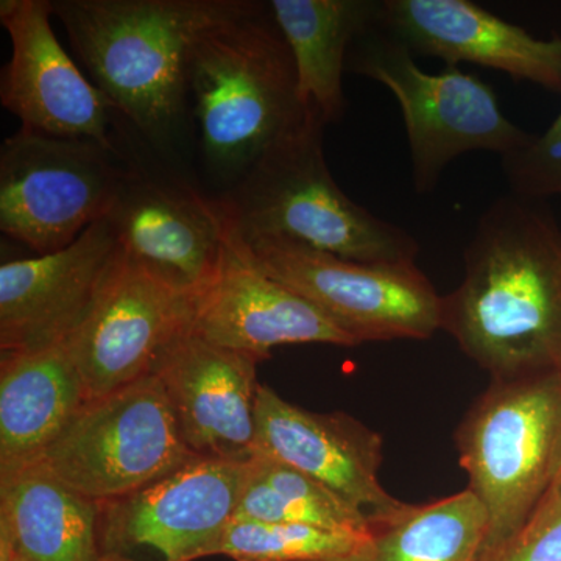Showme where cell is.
I'll return each mask as SVG.
<instances>
[{
    "instance_id": "cell-1",
    "label": "cell",
    "mask_w": 561,
    "mask_h": 561,
    "mask_svg": "<svg viewBox=\"0 0 561 561\" xmlns=\"http://www.w3.org/2000/svg\"><path fill=\"white\" fill-rule=\"evenodd\" d=\"M442 330L493 381L561 375V230L537 201L511 194L483 213Z\"/></svg>"
},
{
    "instance_id": "cell-2",
    "label": "cell",
    "mask_w": 561,
    "mask_h": 561,
    "mask_svg": "<svg viewBox=\"0 0 561 561\" xmlns=\"http://www.w3.org/2000/svg\"><path fill=\"white\" fill-rule=\"evenodd\" d=\"M243 0H57L55 16L95 87L151 136L179 119L198 38L241 13Z\"/></svg>"
},
{
    "instance_id": "cell-3",
    "label": "cell",
    "mask_w": 561,
    "mask_h": 561,
    "mask_svg": "<svg viewBox=\"0 0 561 561\" xmlns=\"http://www.w3.org/2000/svg\"><path fill=\"white\" fill-rule=\"evenodd\" d=\"M265 11L250 2L213 25L195 43L187 69L206 161L236 183L311 113L289 46Z\"/></svg>"
},
{
    "instance_id": "cell-4",
    "label": "cell",
    "mask_w": 561,
    "mask_h": 561,
    "mask_svg": "<svg viewBox=\"0 0 561 561\" xmlns=\"http://www.w3.org/2000/svg\"><path fill=\"white\" fill-rule=\"evenodd\" d=\"M324 127L311 106L300 130L265 151L219 201L227 219L242 238L289 239L367 264L415 262L411 232L351 201L332 179Z\"/></svg>"
},
{
    "instance_id": "cell-5",
    "label": "cell",
    "mask_w": 561,
    "mask_h": 561,
    "mask_svg": "<svg viewBox=\"0 0 561 561\" xmlns=\"http://www.w3.org/2000/svg\"><path fill=\"white\" fill-rule=\"evenodd\" d=\"M561 375L493 381L456 434L468 490L489 513L481 561L511 540L552 485Z\"/></svg>"
},
{
    "instance_id": "cell-6",
    "label": "cell",
    "mask_w": 561,
    "mask_h": 561,
    "mask_svg": "<svg viewBox=\"0 0 561 561\" xmlns=\"http://www.w3.org/2000/svg\"><path fill=\"white\" fill-rule=\"evenodd\" d=\"M346 70L379 81L400 103L419 194L434 191L449 162L467 151L505 157L534 139L504 116L490 84L457 66L424 72L412 50L381 24L354 41Z\"/></svg>"
},
{
    "instance_id": "cell-7",
    "label": "cell",
    "mask_w": 561,
    "mask_h": 561,
    "mask_svg": "<svg viewBox=\"0 0 561 561\" xmlns=\"http://www.w3.org/2000/svg\"><path fill=\"white\" fill-rule=\"evenodd\" d=\"M194 459L161 379L150 375L88 401L36 463L81 496L106 502Z\"/></svg>"
},
{
    "instance_id": "cell-8",
    "label": "cell",
    "mask_w": 561,
    "mask_h": 561,
    "mask_svg": "<svg viewBox=\"0 0 561 561\" xmlns=\"http://www.w3.org/2000/svg\"><path fill=\"white\" fill-rule=\"evenodd\" d=\"M241 239L268 275L316 306L357 345L424 341L442 330L443 297L415 262L367 264L289 239Z\"/></svg>"
},
{
    "instance_id": "cell-9",
    "label": "cell",
    "mask_w": 561,
    "mask_h": 561,
    "mask_svg": "<svg viewBox=\"0 0 561 561\" xmlns=\"http://www.w3.org/2000/svg\"><path fill=\"white\" fill-rule=\"evenodd\" d=\"M111 150L20 128L0 149V230L35 254L77 241L108 216L125 176Z\"/></svg>"
},
{
    "instance_id": "cell-10",
    "label": "cell",
    "mask_w": 561,
    "mask_h": 561,
    "mask_svg": "<svg viewBox=\"0 0 561 561\" xmlns=\"http://www.w3.org/2000/svg\"><path fill=\"white\" fill-rule=\"evenodd\" d=\"M247 465L194 459L135 493L101 502L103 556L128 561L217 556L241 500Z\"/></svg>"
},
{
    "instance_id": "cell-11",
    "label": "cell",
    "mask_w": 561,
    "mask_h": 561,
    "mask_svg": "<svg viewBox=\"0 0 561 561\" xmlns=\"http://www.w3.org/2000/svg\"><path fill=\"white\" fill-rule=\"evenodd\" d=\"M195 306L197 298L172 290L121 251L90 317L65 342L88 400L154 375L169 346L192 330Z\"/></svg>"
},
{
    "instance_id": "cell-12",
    "label": "cell",
    "mask_w": 561,
    "mask_h": 561,
    "mask_svg": "<svg viewBox=\"0 0 561 561\" xmlns=\"http://www.w3.org/2000/svg\"><path fill=\"white\" fill-rule=\"evenodd\" d=\"M110 217L76 242L0 267V350L31 353L68 341L90 317L121 257Z\"/></svg>"
},
{
    "instance_id": "cell-13",
    "label": "cell",
    "mask_w": 561,
    "mask_h": 561,
    "mask_svg": "<svg viewBox=\"0 0 561 561\" xmlns=\"http://www.w3.org/2000/svg\"><path fill=\"white\" fill-rule=\"evenodd\" d=\"M49 0H2L0 22L11 58L0 77L3 108L21 128L65 139H87L113 150L105 94L81 73L51 28Z\"/></svg>"
},
{
    "instance_id": "cell-14",
    "label": "cell",
    "mask_w": 561,
    "mask_h": 561,
    "mask_svg": "<svg viewBox=\"0 0 561 561\" xmlns=\"http://www.w3.org/2000/svg\"><path fill=\"white\" fill-rule=\"evenodd\" d=\"M125 256L172 290L198 298L224 257L219 202L168 181L125 176L108 214Z\"/></svg>"
},
{
    "instance_id": "cell-15",
    "label": "cell",
    "mask_w": 561,
    "mask_h": 561,
    "mask_svg": "<svg viewBox=\"0 0 561 561\" xmlns=\"http://www.w3.org/2000/svg\"><path fill=\"white\" fill-rule=\"evenodd\" d=\"M192 331L257 360L268 359L283 345L357 346L316 306L268 275L228 219L219 272L197 298Z\"/></svg>"
},
{
    "instance_id": "cell-16",
    "label": "cell",
    "mask_w": 561,
    "mask_h": 561,
    "mask_svg": "<svg viewBox=\"0 0 561 561\" xmlns=\"http://www.w3.org/2000/svg\"><path fill=\"white\" fill-rule=\"evenodd\" d=\"M260 362L192 330L165 351L154 375L164 386L184 443L198 459H253Z\"/></svg>"
},
{
    "instance_id": "cell-17",
    "label": "cell",
    "mask_w": 561,
    "mask_h": 561,
    "mask_svg": "<svg viewBox=\"0 0 561 561\" xmlns=\"http://www.w3.org/2000/svg\"><path fill=\"white\" fill-rule=\"evenodd\" d=\"M256 454L284 461L327 486L368 522L404 507L379 481L382 437L346 413H316L267 386L256 398Z\"/></svg>"
},
{
    "instance_id": "cell-18",
    "label": "cell",
    "mask_w": 561,
    "mask_h": 561,
    "mask_svg": "<svg viewBox=\"0 0 561 561\" xmlns=\"http://www.w3.org/2000/svg\"><path fill=\"white\" fill-rule=\"evenodd\" d=\"M381 27L448 66L474 62L561 94V38H535L468 0H383Z\"/></svg>"
},
{
    "instance_id": "cell-19",
    "label": "cell",
    "mask_w": 561,
    "mask_h": 561,
    "mask_svg": "<svg viewBox=\"0 0 561 561\" xmlns=\"http://www.w3.org/2000/svg\"><path fill=\"white\" fill-rule=\"evenodd\" d=\"M88 400L65 343L0 362V476L36 463Z\"/></svg>"
},
{
    "instance_id": "cell-20",
    "label": "cell",
    "mask_w": 561,
    "mask_h": 561,
    "mask_svg": "<svg viewBox=\"0 0 561 561\" xmlns=\"http://www.w3.org/2000/svg\"><path fill=\"white\" fill-rule=\"evenodd\" d=\"M0 549L21 561H101V502L39 463L0 476Z\"/></svg>"
},
{
    "instance_id": "cell-21",
    "label": "cell",
    "mask_w": 561,
    "mask_h": 561,
    "mask_svg": "<svg viewBox=\"0 0 561 561\" xmlns=\"http://www.w3.org/2000/svg\"><path fill=\"white\" fill-rule=\"evenodd\" d=\"M267 7L294 58L301 102L312 106L324 125L341 121L348 51L362 33L381 24L383 2L272 0Z\"/></svg>"
},
{
    "instance_id": "cell-22",
    "label": "cell",
    "mask_w": 561,
    "mask_h": 561,
    "mask_svg": "<svg viewBox=\"0 0 561 561\" xmlns=\"http://www.w3.org/2000/svg\"><path fill=\"white\" fill-rule=\"evenodd\" d=\"M489 513L471 490L370 524L345 561H481Z\"/></svg>"
},
{
    "instance_id": "cell-23",
    "label": "cell",
    "mask_w": 561,
    "mask_h": 561,
    "mask_svg": "<svg viewBox=\"0 0 561 561\" xmlns=\"http://www.w3.org/2000/svg\"><path fill=\"white\" fill-rule=\"evenodd\" d=\"M234 519L302 524L350 535H365L370 529L367 516L348 502L305 472L264 454H254L247 465Z\"/></svg>"
},
{
    "instance_id": "cell-24",
    "label": "cell",
    "mask_w": 561,
    "mask_h": 561,
    "mask_svg": "<svg viewBox=\"0 0 561 561\" xmlns=\"http://www.w3.org/2000/svg\"><path fill=\"white\" fill-rule=\"evenodd\" d=\"M362 537L302 524L232 519L217 556L234 561H345Z\"/></svg>"
},
{
    "instance_id": "cell-25",
    "label": "cell",
    "mask_w": 561,
    "mask_h": 561,
    "mask_svg": "<svg viewBox=\"0 0 561 561\" xmlns=\"http://www.w3.org/2000/svg\"><path fill=\"white\" fill-rule=\"evenodd\" d=\"M512 194L529 201L561 195V113L523 149L502 157Z\"/></svg>"
},
{
    "instance_id": "cell-26",
    "label": "cell",
    "mask_w": 561,
    "mask_h": 561,
    "mask_svg": "<svg viewBox=\"0 0 561 561\" xmlns=\"http://www.w3.org/2000/svg\"><path fill=\"white\" fill-rule=\"evenodd\" d=\"M482 561H561V482L552 483L522 529Z\"/></svg>"
},
{
    "instance_id": "cell-27",
    "label": "cell",
    "mask_w": 561,
    "mask_h": 561,
    "mask_svg": "<svg viewBox=\"0 0 561 561\" xmlns=\"http://www.w3.org/2000/svg\"><path fill=\"white\" fill-rule=\"evenodd\" d=\"M561 482V432L559 445H557L556 459H553L552 483Z\"/></svg>"
},
{
    "instance_id": "cell-28",
    "label": "cell",
    "mask_w": 561,
    "mask_h": 561,
    "mask_svg": "<svg viewBox=\"0 0 561 561\" xmlns=\"http://www.w3.org/2000/svg\"><path fill=\"white\" fill-rule=\"evenodd\" d=\"M0 561H21L20 559H16V557L13 556L10 551H7V549H0Z\"/></svg>"
},
{
    "instance_id": "cell-29",
    "label": "cell",
    "mask_w": 561,
    "mask_h": 561,
    "mask_svg": "<svg viewBox=\"0 0 561 561\" xmlns=\"http://www.w3.org/2000/svg\"><path fill=\"white\" fill-rule=\"evenodd\" d=\"M101 561H128V560L119 559V557L103 556Z\"/></svg>"
}]
</instances>
